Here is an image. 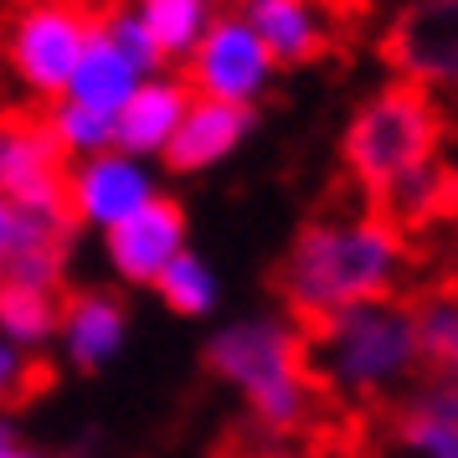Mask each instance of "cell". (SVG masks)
<instances>
[{"label": "cell", "instance_id": "cell-6", "mask_svg": "<svg viewBox=\"0 0 458 458\" xmlns=\"http://www.w3.org/2000/svg\"><path fill=\"white\" fill-rule=\"evenodd\" d=\"M181 78L191 83L196 98L232 104V108H258L273 93V83H278V63L268 57L263 37L252 31V21L242 16V5H237V11H222L211 21L201 47L181 67Z\"/></svg>", "mask_w": 458, "mask_h": 458}, {"label": "cell", "instance_id": "cell-9", "mask_svg": "<svg viewBox=\"0 0 458 458\" xmlns=\"http://www.w3.org/2000/svg\"><path fill=\"white\" fill-rule=\"evenodd\" d=\"M386 57L402 83L458 93V0H412L386 31Z\"/></svg>", "mask_w": 458, "mask_h": 458}, {"label": "cell", "instance_id": "cell-13", "mask_svg": "<svg viewBox=\"0 0 458 458\" xmlns=\"http://www.w3.org/2000/svg\"><path fill=\"white\" fill-rule=\"evenodd\" d=\"M258 129V108H232V104H211V98H191V114L181 134L170 140L160 165L170 175H207V170L227 165L237 149L252 140Z\"/></svg>", "mask_w": 458, "mask_h": 458}, {"label": "cell", "instance_id": "cell-24", "mask_svg": "<svg viewBox=\"0 0 458 458\" xmlns=\"http://www.w3.org/2000/svg\"><path fill=\"white\" fill-rule=\"evenodd\" d=\"M37 355L21 351V345H11V340H0V412H11L16 402L37 392Z\"/></svg>", "mask_w": 458, "mask_h": 458}, {"label": "cell", "instance_id": "cell-4", "mask_svg": "<svg viewBox=\"0 0 458 458\" xmlns=\"http://www.w3.org/2000/svg\"><path fill=\"white\" fill-rule=\"evenodd\" d=\"M310 371L319 392L340 402H386L417 371V325L412 310L396 299L355 304L345 314H330L310 330Z\"/></svg>", "mask_w": 458, "mask_h": 458}, {"label": "cell", "instance_id": "cell-18", "mask_svg": "<svg viewBox=\"0 0 458 458\" xmlns=\"http://www.w3.org/2000/svg\"><path fill=\"white\" fill-rule=\"evenodd\" d=\"M129 5L140 11V21H145V31L155 37L165 67H186L191 52H196L201 37L211 31V21L222 16L216 0H129Z\"/></svg>", "mask_w": 458, "mask_h": 458}, {"label": "cell", "instance_id": "cell-20", "mask_svg": "<svg viewBox=\"0 0 458 458\" xmlns=\"http://www.w3.org/2000/svg\"><path fill=\"white\" fill-rule=\"evenodd\" d=\"M155 299L165 304L175 319H211L222 310V273L211 268L196 248H186L155 284Z\"/></svg>", "mask_w": 458, "mask_h": 458}, {"label": "cell", "instance_id": "cell-27", "mask_svg": "<svg viewBox=\"0 0 458 458\" xmlns=\"http://www.w3.org/2000/svg\"><path fill=\"white\" fill-rule=\"evenodd\" d=\"M433 381H437V386H443V392H448V396L458 402V376H433Z\"/></svg>", "mask_w": 458, "mask_h": 458}, {"label": "cell", "instance_id": "cell-21", "mask_svg": "<svg viewBox=\"0 0 458 458\" xmlns=\"http://www.w3.org/2000/svg\"><path fill=\"white\" fill-rule=\"evenodd\" d=\"M42 119H47V134H52V145L63 149L67 165H78V160H93V155L119 149L114 114H98V108L72 104V98H57V104L42 114Z\"/></svg>", "mask_w": 458, "mask_h": 458}, {"label": "cell", "instance_id": "cell-5", "mask_svg": "<svg viewBox=\"0 0 458 458\" xmlns=\"http://www.w3.org/2000/svg\"><path fill=\"white\" fill-rule=\"evenodd\" d=\"M93 21L83 0H16L0 21V67L11 88L47 108L67 98Z\"/></svg>", "mask_w": 458, "mask_h": 458}, {"label": "cell", "instance_id": "cell-11", "mask_svg": "<svg viewBox=\"0 0 458 458\" xmlns=\"http://www.w3.org/2000/svg\"><path fill=\"white\" fill-rule=\"evenodd\" d=\"M129 345V304L108 289H78L63 299V330H57V355L78 376L108 371Z\"/></svg>", "mask_w": 458, "mask_h": 458}, {"label": "cell", "instance_id": "cell-7", "mask_svg": "<svg viewBox=\"0 0 458 458\" xmlns=\"http://www.w3.org/2000/svg\"><path fill=\"white\" fill-rule=\"evenodd\" d=\"M160 196H165L160 170L149 160L124 155V149H108V155L67 165V222L83 232H98V237L124 227L134 211H145Z\"/></svg>", "mask_w": 458, "mask_h": 458}, {"label": "cell", "instance_id": "cell-10", "mask_svg": "<svg viewBox=\"0 0 458 458\" xmlns=\"http://www.w3.org/2000/svg\"><path fill=\"white\" fill-rule=\"evenodd\" d=\"M104 242V263L124 289H155L160 273L191 248V216L175 196L149 201L145 211H134L124 227H114L98 237Z\"/></svg>", "mask_w": 458, "mask_h": 458}, {"label": "cell", "instance_id": "cell-19", "mask_svg": "<svg viewBox=\"0 0 458 458\" xmlns=\"http://www.w3.org/2000/svg\"><path fill=\"white\" fill-rule=\"evenodd\" d=\"M57 330H63V293L0 278V340L37 355L57 345Z\"/></svg>", "mask_w": 458, "mask_h": 458}, {"label": "cell", "instance_id": "cell-8", "mask_svg": "<svg viewBox=\"0 0 458 458\" xmlns=\"http://www.w3.org/2000/svg\"><path fill=\"white\" fill-rule=\"evenodd\" d=\"M0 201L21 216H67V160L42 114L0 119Z\"/></svg>", "mask_w": 458, "mask_h": 458}, {"label": "cell", "instance_id": "cell-1", "mask_svg": "<svg viewBox=\"0 0 458 458\" xmlns=\"http://www.w3.org/2000/svg\"><path fill=\"white\" fill-rule=\"evenodd\" d=\"M402 273H407V237L392 216H381L376 207L330 211L293 232V242L278 258L273 289L289 319L319 325L355 304L396 299Z\"/></svg>", "mask_w": 458, "mask_h": 458}, {"label": "cell", "instance_id": "cell-15", "mask_svg": "<svg viewBox=\"0 0 458 458\" xmlns=\"http://www.w3.org/2000/svg\"><path fill=\"white\" fill-rule=\"evenodd\" d=\"M67 252H72V222L67 216H21V237H16V252L5 258L0 278L63 293Z\"/></svg>", "mask_w": 458, "mask_h": 458}, {"label": "cell", "instance_id": "cell-22", "mask_svg": "<svg viewBox=\"0 0 458 458\" xmlns=\"http://www.w3.org/2000/svg\"><path fill=\"white\" fill-rule=\"evenodd\" d=\"M422 371L458 376V293H428L412 310Z\"/></svg>", "mask_w": 458, "mask_h": 458}, {"label": "cell", "instance_id": "cell-25", "mask_svg": "<svg viewBox=\"0 0 458 458\" xmlns=\"http://www.w3.org/2000/svg\"><path fill=\"white\" fill-rule=\"evenodd\" d=\"M0 458H52V454H42V448H31L21 437V428L11 422V417L0 412Z\"/></svg>", "mask_w": 458, "mask_h": 458}, {"label": "cell", "instance_id": "cell-17", "mask_svg": "<svg viewBox=\"0 0 458 458\" xmlns=\"http://www.w3.org/2000/svg\"><path fill=\"white\" fill-rule=\"evenodd\" d=\"M396 448L407 458H458V402L437 381L407 396L396 417Z\"/></svg>", "mask_w": 458, "mask_h": 458}, {"label": "cell", "instance_id": "cell-26", "mask_svg": "<svg viewBox=\"0 0 458 458\" xmlns=\"http://www.w3.org/2000/svg\"><path fill=\"white\" fill-rule=\"evenodd\" d=\"M16 237H21V211L11 207V201H0V268L16 252Z\"/></svg>", "mask_w": 458, "mask_h": 458}, {"label": "cell", "instance_id": "cell-14", "mask_svg": "<svg viewBox=\"0 0 458 458\" xmlns=\"http://www.w3.org/2000/svg\"><path fill=\"white\" fill-rule=\"evenodd\" d=\"M242 16L263 37L278 72L284 67H310L330 47V11H325V0H242Z\"/></svg>", "mask_w": 458, "mask_h": 458}, {"label": "cell", "instance_id": "cell-16", "mask_svg": "<svg viewBox=\"0 0 458 458\" xmlns=\"http://www.w3.org/2000/svg\"><path fill=\"white\" fill-rule=\"evenodd\" d=\"M140 83H145L140 67L129 63V57H119V52L108 47V37L98 31V21H93V37H88L83 57H78V72H72V83H67V98L98 108V114H119V108L134 98Z\"/></svg>", "mask_w": 458, "mask_h": 458}, {"label": "cell", "instance_id": "cell-3", "mask_svg": "<svg viewBox=\"0 0 458 458\" xmlns=\"http://www.w3.org/2000/svg\"><path fill=\"white\" fill-rule=\"evenodd\" d=\"M207 371L227 386L263 437L304 433L319 412V381L310 371V335L284 310H248L207 335Z\"/></svg>", "mask_w": 458, "mask_h": 458}, {"label": "cell", "instance_id": "cell-12", "mask_svg": "<svg viewBox=\"0 0 458 458\" xmlns=\"http://www.w3.org/2000/svg\"><path fill=\"white\" fill-rule=\"evenodd\" d=\"M191 83L181 72H155L145 83L134 88V98H129L119 114H114V129H119V149L134 155V160H149V165H160L165 160L170 140L181 134L191 114Z\"/></svg>", "mask_w": 458, "mask_h": 458}, {"label": "cell", "instance_id": "cell-23", "mask_svg": "<svg viewBox=\"0 0 458 458\" xmlns=\"http://www.w3.org/2000/svg\"><path fill=\"white\" fill-rule=\"evenodd\" d=\"M98 31L108 37V47H114L119 57H129V63L140 67V78L165 72V57H160V47H155V37L145 31V21H140L134 5H114V11H104V16H98Z\"/></svg>", "mask_w": 458, "mask_h": 458}, {"label": "cell", "instance_id": "cell-2", "mask_svg": "<svg viewBox=\"0 0 458 458\" xmlns=\"http://www.w3.org/2000/svg\"><path fill=\"white\" fill-rule=\"evenodd\" d=\"M443 119L437 104L412 83H386L366 93L340 134V165L392 222H422L437 211L448 175L437 165Z\"/></svg>", "mask_w": 458, "mask_h": 458}]
</instances>
